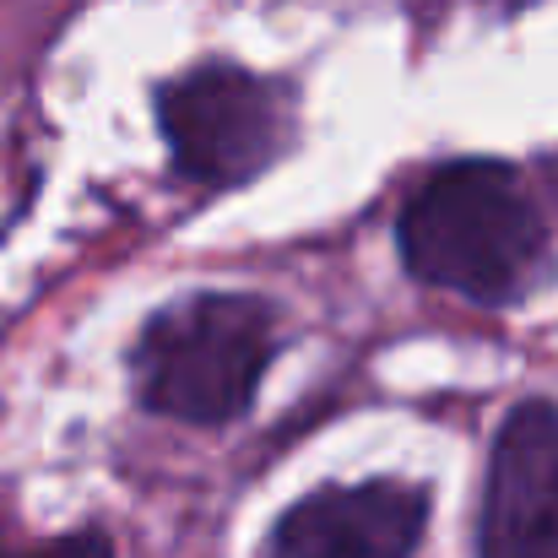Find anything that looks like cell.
<instances>
[{"mask_svg":"<svg viewBox=\"0 0 558 558\" xmlns=\"http://www.w3.org/2000/svg\"><path fill=\"white\" fill-rule=\"evenodd\" d=\"M543 250V217L505 163H450L401 211L412 277L477 304L515 299L537 277Z\"/></svg>","mask_w":558,"mask_h":558,"instance_id":"1","label":"cell"},{"mask_svg":"<svg viewBox=\"0 0 558 558\" xmlns=\"http://www.w3.org/2000/svg\"><path fill=\"white\" fill-rule=\"evenodd\" d=\"M271 348L277 326L260 299L195 293L147 326L136 348V390L163 417L228 423L255 401Z\"/></svg>","mask_w":558,"mask_h":558,"instance_id":"2","label":"cell"},{"mask_svg":"<svg viewBox=\"0 0 558 558\" xmlns=\"http://www.w3.org/2000/svg\"><path fill=\"white\" fill-rule=\"evenodd\" d=\"M158 120L180 174L201 185H239L260 174L288 136L277 87L233 65H206L169 82L158 93Z\"/></svg>","mask_w":558,"mask_h":558,"instance_id":"3","label":"cell"},{"mask_svg":"<svg viewBox=\"0 0 558 558\" xmlns=\"http://www.w3.org/2000/svg\"><path fill=\"white\" fill-rule=\"evenodd\" d=\"M483 558H558V407H521L494 445Z\"/></svg>","mask_w":558,"mask_h":558,"instance_id":"4","label":"cell"},{"mask_svg":"<svg viewBox=\"0 0 558 558\" xmlns=\"http://www.w3.org/2000/svg\"><path fill=\"white\" fill-rule=\"evenodd\" d=\"M428 499L401 483L326 488L282 515L271 558H412Z\"/></svg>","mask_w":558,"mask_h":558,"instance_id":"5","label":"cell"},{"mask_svg":"<svg viewBox=\"0 0 558 558\" xmlns=\"http://www.w3.org/2000/svg\"><path fill=\"white\" fill-rule=\"evenodd\" d=\"M33 558H114L109 554V543L98 537V532H82V537H60V543H49L44 554Z\"/></svg>","mask_w":558,"mask_h":558,"instance_id":"6","label":"cell"},{"mask_svg":"<svg viewBox=\"0 0 558 558\" xmlns=\"http://www.w3.org/2000/svg\"><path fill=\"white\" fill-rule=\"evenodd\" d=\"M0 558H5V554H0Z\"/></svg>","mask_w":558,"mask_h":558,"instance_id":"7","label":"cell"}]
</instances>
